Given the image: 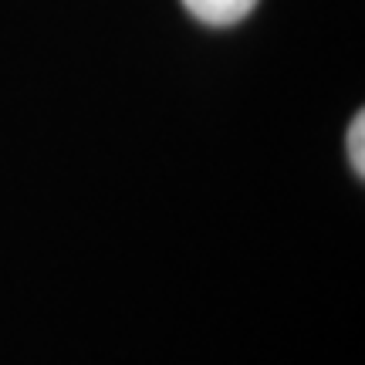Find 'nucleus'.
Returning <instances> with one entry per match:
<instances>
[{
	"instance_id": "1",
	"label": "nucleus",
	"mask_w": 365,
	"mask_h": 365,
	"mask_svg": "<svg viewBox=\"0 0 365 365\" xmlns=\"http://www.w3.org/2000/svg\"><path fill=\"white\" fill-rule=\"evenodd\" d=\"M182 7L193 14L196 21H203V24L227 27L244 21L257 7V0H182Z\"/></svg>"
},
{
	"instance_id": "2",
	"label": "nucleus",
	"mask_w": 365,
	"mask_h": 365,
	"mask_svg": "<svg viewBox=\"0 0 365 365\" xmlns=\"http://www.w3.org/2000/svg\"><path fill=\"white\" fill-rule=\"evenodd\" d=\"M349 163H352V170L359 176H365V115L362 112L349 125Z\"/></svg>"
}]
</instances>
